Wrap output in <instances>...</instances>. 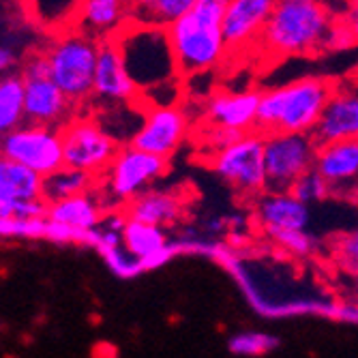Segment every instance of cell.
<instances>
[{
	"instance_id": "obj_1",
	"label": "cell",
	"mask_w": 358,
	"mask_h": 358,
	"mask_svg": "<svg viewBox=\"0 0 358 358\" xmlns=\"http://www.w3.org/2000/svg\"><path fill=\"white\" fill-rule=\"evenodd\" d=\"M335 15L322 0H277L257 48L268 56H309L331 48Z\"/></svg>"
},
{
	"instance_id": "obj_9",
	"label": "cell",
	"mask_w": 358,
	"mask_h": 358,
	"mask_svg": "<svg viewBox=\"0 0 358 358\" xmlns=\"http://www.w3.org/2000/svg\"><path fill=\"white\" fill-rule=\"evenodd\" d=\"M317 140L313 134H264V161L268 189L289 191L305 172L315 168Z\"/></svg>"
},
{
	"instance_id": "obj_21",
	"label": "cell",
	"mask_w": 358,
	"mask_h": 358,
	"mask_svg": "<svg viewBox=\"0 0 358 358\" xmlns=\"http://www.w3.org/2000/svg\"><path fill=\"white\" fill-rule=\"evenodd\" d=\"M315 170L331 182L343 187L358 180V140H335L317 146Z\"/></svg>"
},
{
	"instance_id": "obj_33",
	"label": "cell",
	"mask_w": 358,
	"mask_h": 358,
	"mask_svg": "<svg viewBox=\"0 0 358 358\" xmlns=\"http://www.w3.org/2000/svg\"><path fill=\"white\" fill-rule=\"evenodd\" d=\"M335 253L343 266L358 271V230L343 234L335 245Z\"/></svg>"
},
{
	"instance_id": "obj_35",
	"label": "cell",
	"mask_w": 358,
	"mask_h": 358,
	"mask_svg": "<svg viewBox=\"0 0 358 358\" xmlns=\"http://www.w3.org/2000/svg\"><path fill=\"white\" fill-rule=\"evenodd\" d=\"M227 225H230V221H227L225 217H210L204 221V232L208 236H219L221 232L227 230Z\"/></svg>"
},
{
	"instance_id": "obj_29",
	"label": "cell",
	"mask_w": 358,
	"mask_h": 358,
	"mask_svg": "<svg viewBox=\"0 0 358 358\" xmlns=\"http://www.w3.org/2000/svg\"><path fill=\"white\" fill-rule=\"evenodd\" d=\"M101 257L106 259L108 268L120 277V279H134L138 277L140 273H144V266H142V259L138 255H134L124 247V243H118V245H110L106 249L99 251Z\"/></svg>"
},
{
	"instance_id": "obj_11",
	"label": "cell",
	"mask_w": 358,
	"mask_h": 358,
	"mask_svg": "<svg viewBox=\"0 0 358 358\" xmlns=\"http://www.w3.org/2000/svg\"><path fill=\"white\" fill-rule=\"evenodd\" d=\"M191 129V118L182 103L172 106H146L144 122L134 136L131 144L170 159L185 144Z\"/></svg>"
},
{
	"instance_id": "obj_6",
	"label": "cell",
	"mask_w": 358,
	"mask_h": 358,
	"mask_svg": "<svg viewBox=\"0 0 358 358\" xmlns=\"http://www.w3.org/2000/svg\"><path fill=\"white\" fill-rule=\"evenodd\" d=\"M168 172V159L124 144L116 152L110 168L96 180V191L108 208H118L142 191L155 187Z\"/></svg>"
},
{
	"instance_id": "obj_7",
	"label": "cell",
	"mask_w": 358,
	"mask_h": 358,
	"mask_svg": "<svg viewBox=\"0 0 358 358\" xmlns=\"http://www.w3.org/2000/svg\"><path fill=\"white\" fill-rule=\"evenodd\" d=\"M215 174L245 198H257L268 189L266 161H264V134L257 129L243 134L238 140L210 155Z\"/></svg>"
},
{
	"instance_id": "obj_10",
	"label": "cell",
	"mask_w": 358,
	"mask_h": 358,
	"mask_svg": "<svg viewBox=\"0 0 358 358\" xmlns=\"http://www.w3.org/2000/svg\"><path fill=\"white\" fill-rule=\"evenodd\" d=\"M0 155L20 161L41 176H48L64 166L60 127L30 122L26 127L20 124L13 131L0 136Z\"/></svg>"
},
{
	"instance_id": "obj_17",
	"label": "cell",
	"mask_w": 358,
	"mask_h": 358,
	"mask_svg": "<svg viewBox=\"0 0 358 358\" xmlns=\"http://www.w3.org/2000/svg\"><path fill=\"white\" fill-rule=\"evenodd\" d=\"M122 243L129 251L142 259L144 271L161 268L174 255H178V249L168 234V227L131 217H127V223L122 227Z\"/></svg>"
},
{
	"instance_id": "obj_26",
	"label": "cell",
	"mask_w": 358,
	"mask_h": 358,
	"mask_svg": "<svg viewBox=\"0 0 358 358\" xmlns=\"http://www.w3.org/2000/svg\"><path fill=\"white\" fill-rule=\"evenodd\" d=\"M198 0H134V22L168 28L185 13H189Z\"/></svg>"
},
{
	"instance_id": "obj_30",
	"label": "cell",
	"mask_w": 358,
	"mask_h": 358,
	"mask_svg": "<svg viewBox=\"0 0 358 358\" xmlns=\"http://www.w3.org/2000/svg\"><path fill=\"white\" fill-rule=\"evenodd\" d=\"M266 234L277 247L294 255H311L320 247L317 238L309 230H273Z\"/></svg>"
},
{
	"instance_id": "obj_32",
	"label": "cell",
	"mask_w": 358,
	"mask_h": 358,
	"mask_svg": "<svg viewBox=\"0 0 358 358\" xmlns=\"http://www.w3.org/2000/svg\"><path fill=\"white\" fill-rule=\"evenodd\" d=\"M24 80H35V78H52L50 76V58L45 50L30 52L20 69Z\"/></svg>"
},
{
	"instance_id": "obj_14",
	"label": "cell",
	"mask_w": 358,
	"mask_h": 358,
	"mask_svg": "<svg viewBox=\"0 0 358 358\" xmlns=\"http://www.w3.org/2000/svg\"><path fill=\"white\" fill-rule=\"evenodd\" d=\"M24 120L30 124L62 127L76 110V103L52 78L24 80Z\"/></svg>"
},
{
	"instance_id": "obj_36",
	"label": "cell",
	"mask_w": 358,
	"mask_h": 358,
	"mask_svg": "<svg viewBox=\"0 0 358 358\" xmlns=\"http://www.w3.org/2000/svg\"><path fill=\"white\" fill-rule=\"evenodd\" d=\"M13 64H15V54L9 48L0 45V76L7 73L13 67Z\"/></svg>"
},
{
	"instance_id": "obj_12",
	"label": "cell",
	"mask_w": 358,
	"mask_h": 358,
	"mask_svg": "<svg viewBox=\"0 0 358 358\" xmlns=\"http://www.w3.org/2000/svg\"><path fill=\"white\" fill-rule=\"evenodd\" d=\"M138 99L140 90L127 71V64L116 39H101L99 54H96L92 101H103L108 106Z\"/></svg>"
},
{
	"instance_id": "obj_31",
	"label": "cell",
	"mask_w": 358,
	"mask_h": 358,
	"mask_svg": "<svg viewBox=\"0 0 358 358\" xmlns=\"http://www.w3.org/2000/svg\"><path fill=\"white\" fill-rule=\"evenodd\" d=\"M333 187H331V182L324 178L315 168L313 170H309V172H305L294 185H292V193L296 195V198H301L303 202H307V204H315V202H322L324 198L329 195V191H331Z\"/></svg>"
},
{
	"instance_id": "obj_13",
	"label": "cell",
	"mask_w": 358,
	"mask_h": 358,
	"mask_svg": "<svg viewBox=\"0 0 358 358\" xmlns=\"http://www.w3.org/2000/svg\"><path fill=\"white\" fill-rule=\"evenodd\" d=\"M277 0H230L223 15V37L230 52L255 48Z\"/></svg>"
},
{
	"instance_id": "obj_5",
	"label": "cell",
	"mask_w": 358,
	"mask_h": 358,
	"mask_svg": "<svg viewBox=\"0 0 358 358\" xmlns=\"http://www.w3.org/2000/svg\"><path fill=\"white\" fill-rule=\"evenodd\" d=\"M45 52L50 58L52 80L76 103V108L92 101L99 39L86 35L80 28H69L52 35Z\"/></svg>"
},
{
	"instance_id": "obj_2",
	"label": "cell",
	"mask_w": 358,
	"mask_h": 358,
	"mask_svg": "<svg viewBox=\"0 0 358 358\" xmlns=\"http://www.w3.org/2000/svg\"><path fill=\"white\" fill-rule=\"evenodd\" d=\"M227 3L230 0H198L189 13L168 26L182 80L217 69L230 52L223 37Z\"/></svg>"
},
{
	"instance_id": "obj_8",
	"label": "cell",
	"mask_w": 358,
	"mask_h": 358,
	"mask_svg": "<svg viewBox=\"0 0 358 358\" xmlns=\"http://www.w3.org/2000/svg\"><path fill=\"white\" fill-rule=\"evenodd\" d=\"M64 164L103 176L114 161L120 144L106 131L94 116H71L60 127Z\"/></svg>"
},
{
	"instance_id": "obj_4",
	"label": "cell",
	"mask_w": 358,
	"mask_h": 358,
	"mask_svg": "<svg viewBox=\"0 0 358 358\" xmlns=\"http://www.w3.org/2000/svg\"><path fill=\"white\" fill-rule=\"evenodd\" d=\"M114 39L140 94L182 80L168 28L129 22Z\"/></svg>"
},
{
	"instance_id": "obj_34",
	"label": "cell",
	"mask_w": 358,
	"mask_h": 358,
	"mask_svg": "<svg viewBox=\"0 0 358 358\" xmlns=\"http://www.w3.org/2000/svg\"><path fill=\"white\" fill-rule=\"evenodd\" d=\"M343 22V26L352 32L354 41L358 43V0H348L345 13L339 17Z\"/></svg>"
},
{
	"instance_id": "obj_24",
	"label": "cell",
	"mask_w": 358,
	"mask_h": 358,
	"mask_svg": "<svg viewBox=\"0 0 358 358\" xmlns=\"http://www.w3.org/2000/svg\"><path fill=\"white\" fill-rule=\"evenodd\" d=\"M84 0H22L30 20L50 35L76 26Z\"/></svg>"
},
{
	"instance_id": "obj_18",
	"label": "cell",
	"mask_w": 358,
	"mask_h": 358,
	"mask_svg": "<svg viewBox=\"0 0 358 358\" xmlns=\"http://www.w3.org/2000/svg\"><path fill=\"white\" fill-rule=\"evenodd\" d=\"M122 210L131 219H140L161 227H172L182 221L187 210V200L178 191L150 187L140 195H136L134 200L122 204Z\"/></svg>"
},
{
	"instance_id": "obj_28",
	"label": "cell",
	"mask_w": 358,
	"mask_h": 358,
	"mask_svg": "<svg viewBox=\"0 0 358 358\" xmlns=\"http://www.w3.org/2000/svg\"><path fill=\"white\" fill-rule=\"evenodd\" d=\"M277 348H279V337L262 331H241L227 341V350L236 356H264Z\"/></svg>"
},
{
	"instance_id": "obj_20",
	"label": "cell",
	"mask_w": 358,
	"mask_h": 358,
	"mask_svg": "<svg viewBox=\"0 0 358 358\" xmlns=\"http://www.w3.org/2000/svg\"><path fill=\"white\" fill-rule=\"evenodd\" d=\"M313 136L317 144L335 140H358V90L335 88Z\"/></svg>"
},
{
	"instance_id": "obj_16",
	"label": "cell",
	"mask_w": 358,
	"mask_h": 358,
	"mask_svg": "<svg viewBox=\"0 0 358 358\" xmlns=\"http://www.w3.org/2000/svg\"><path fill=\"white\" fill-rule=\"evenodd\" d=\"M311 204L296 198L292 191L266 189L255 198L253 210L257 223L266 232L273 230H307L311 223Z\"/></svg>"
},
{
	"instance_id": "obj_3",
	"label": "cell",
	"mask_w": 358,
	"mask_h": 358,
	"mask_svg": "<svg viewBox=\"0 0 358 358\" xmlns=\"http://www.w3.org/2000/svg\"><path fill=\"white\" fill-rule=\"evenodd\" d=\"M333 92L335 86L324 78H301L268 88L259 94L255 129L259 134H313Z\"/></svg>"
},
{
	"instance_id": "obj_25",
	"label": "cell",
	"mask_w": 358,
	"mask_h": 358,
	"mask_svg": "<svg viewBox=\"0 0 358 358\" xmlns=\"http://www.w3.org/2000/svg\"><path fill=\"white\" fill-rule=\"evenodd\" d=\"M96 180H99V178L88 174L86 170H80V168L64 164L62 168H58L52 174L43 176L41 195H43V200L48 204H52V202H58V200H64V198H71V195H78V193L92 191L96 187Z\"/></svg>"
},
{
	"instance_id": "obj_19",
	"label": "cell",
	"mask_w": 358,
	"mask_h": 358,
	"mask_svg": "<svg viewBox=\"0 0 358 358\" xmlns=\"http://www.w3.org/2000/svg\"><path fill=\"white\" fill-rule=\"evenodd\" d=\"M131 7L134 0H84L73 28L99 41L114 39L129 22H134Z\"/></svg>"
},
{
	"instance_id": "obj_15",
	"label": "cell",
	"mask_w": 358,
	"mask_h": 358,
	"mask_svg": "<svg viewBox=\"0 0 358 358\" xmlns=\"http://www.w3.org/2000/svg\"><path fill=\"white\" fill-rule=\"evenodd\" d=\"M259 94L257 90H217L213 92L202 106L204 124L225 127L234 131L247 134L255 129L257 122V108H259Z\"/></svg>"
},
{
	"instance_id": "obj_23",
	"label": "cell",
	"mask_w": 358,
	"mask_h": 358,
	"mask_svg": "<svg viewBox=\"0 0 358 358\" xmlns=\"http://www.w3.org/2000/svg\"><path fill=\"white\" fill-rule=\"evenodd\" d=\"M43 176L15 159L0 155V204L43 198Z\"/></svg>"
},
{
	"instance_id": "obj_22",
	"label": "cell",
	"mask_w": 358,
	"mask_h": 358,
	"mask_svg": "<svg viewBox=\"0 0 358 358\" xmlns=\"http://www.w3.org/2000/svg\"><path fill=\"white\" fill-rule=\"evenodd\" d=\"M106 210H110V208L106 206L103 198L94 187L92 191L78 193V195H71V198L52 202L48 217L52 221H58L64 225L80 227V230H92V227L101 223Z\"/></svg>"
},
{
	"instance_id": "obj_27",
	"label": "cell",
	"mask_w": 358,
	"mask_h": 358,
	"mask_svg": "<svg viewBox=\"0 0 358 358\" xmlns=\"http://www.w3.org/2000/svg\"><path fill=\"white\" fill-rule=\"evenodd\" d=\"M24 86L22 73L0 78V136L24 122Z\"/></svg>"
}]
</instances>
